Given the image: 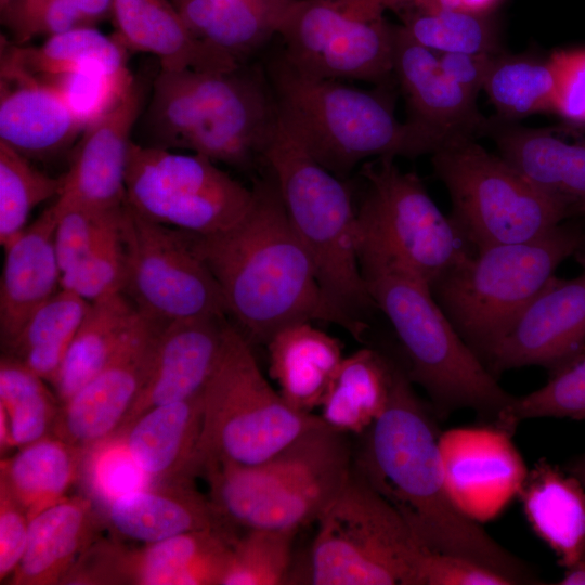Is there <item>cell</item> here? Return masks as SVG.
Here are the masks:
<instances>
[{"instance_id": "1", "label": "cell", "mask_w": 585, "mask_h": 585, "mask_svg": "<svg viewBox=\"0 0 585 585\" xmlns=\"http://www.w3.org/2000/svg\"><path fill=\"white\" fill-rule=\"evenodd\" d=\"M435 418L430 403L419 398L396 362L387 407L359 435L353 468L399 511L429 551L472 560L516 584L538 583L524 562L453 500Z\"/></svg>"}, {"instance_id": "2", "label": "cell", "mask_w": 585, "mask_h": 585, "mask_svg": "<svg viewBox=\"0 0 585 585\" xmlns=\"http://www.w3.org/2000/svg\"><path fill=\"white\" fill-rule=\"evenodd\" d=\"M252 188L251 207L235 225L209 235L188 232L194 251L218 283L227 315L251 344H266L298 322L340 326L271 172Z\"/></svg>"}, {"instance_id": "3", "label": "cell", "mask_w": 585, "mask_h": 585, "mask_svg": "<svg viewBox=\"0 0 585 585\" xmlns=\"http://www.w3.org/2000/svg\"><path fill=\"white\" fill-rule=\"evenodd\" d=\"M367 290L389 320L404 358L401 364L420 386L438 418L468 408L498 425L515 395L460 337L428 284L401 264L365 248L358 250Z\"/></svg>"}, {"instance_id": "4", "label": "cell", "mask_w": 585, "mask_h": 585, "mask_svg": "<svg viewBox=\"0 0 585 585\" xmlns=\"http://www.w3.org/2000/svg\"><path fill=\"white\" fill-rule=\"evenodd\" d=\"M269 79L281 122L341 179L366 159L414 158L452 142L408 119L399 120L388 93L308 74L284 54L271 63Z\"/></svg>"}, {"instance_id": "5", "label": "cell", "mask_w": 585, "mask_h": 585, "mask_svg": "<svg viewBox=\"0 0 585 585\" xmlns=\"http://www.w3.org/2000/svg\"><path fill=\"white\" fill-rule=\"evenodd\" d=\"M277 121L270 87L243 69H159L145 126L154 144L182 148L239 170L263 162Z\"/></svg>"}, {"instance_id": "6", "label": "cell", "mask_w": 585, "mask_h": 585, "mask_svg": "<svg viewBox=\"0 0 585 585\" xmlns=\"http://www.w3.org/2000/svg\"><path fill=\"white\" fill-rule=\"evenodd\" d=\"M288 218L313 262L340 327L362 340L377 310L361 272L356 207L343 179L322 166L277 117L263 154Z\"/></svg>"}, {"instance_id": "7", "label": "cell", "mask_w": 585, "mask_h": 585, "mask_svg": "<svg viewBox=\"0 0 585 585\" xmlns=\"http://www.w3.org/2000/svg\"><path fill=\"white\" fill-rule=\"evenodd\" d=\"M348 435L323 421L260 464H206L200 474L216 512L234 531H299L316 522L351 473Z\"/></svg>"}, {"instance_id": "8", "label": "cell", "mask_w": 585, "mask_h": 585, "mask_svg": "<svg viewBox=\"0 0 585 585\" xmlns=\"http://www.w3.org/2000/svg\"><path fill=\"white\" fill-rule=\"evenodd\" d=\"M583 238L584 227L562 222L530 240L474 250L432 285V295L484 364L558 266L575 256Z\"/></svg>"}, {"instance_id": "9", "label": "cell", "mask_w": 585, "mask_h": 585, "mask_svg": "<svg viewBox=\"0 0 585 585\" xmlns=\"http://www.w3.org/2000/svg\"><path fill=\"white\" fill-rule=\"evenodd\" d=\"M323 420L291 407L263 376L252 344L227 323L216 366L203 391L194 456L200 474L209 463L260 464Z\"/></svg>"}, {"instance_id": "10", "label": "cell", "mask_w": 585, "mask_h": 585, "mask_svg": "<svg viewBox=\"0 0 585 585\" xmlns=\"http://www.w3.org/2000/svg\"><path fill=\"white\" fill-rule=\"evenodd\" d=\"M316 523L307 583L420 585L429 550L353 465L347 482Z\"/></svg>"}, {"instance_id": "11", "label": "cell", "mask_w": 585, "mask_h": 585, "mask_svg": "<svg viewBox=\"0 0 585 585\" xmlns=\"http://www.w3.org/2000/svg\"><path fill=\"white\" fill-rule=\"evenodd\" d=\"M432 167L448 192L452 221L474 250L536 238L573 216L474 139L444 144L432 154Z\"/></svg>"}, {"instance_id": "12", "label": "cell", "mask_w": 585, "mask_h": 585, "mask_svg": "<svg viewBox=\"0 0 585 585\" xmlns=\"http://www.w3.org/2000/svg\"><path fill=\"white\" fill-rule=\"evenodd\" d=\"M395 158L362 164L365 190L356 207L358 249L376 251L432 285L474 249L438 208L422 181Z\"/></svg>"}, {"instance_id": "13", "label": "cell", "mask_w": 585, "mask_h": 585, "mask_svg": "<svg viewBox=\"0 0 585 585\" xmlns=\"http://www.w3.org/2000/svg\"><path fill=\"white\" fill-rule=\"evenodd\" d=\"M413 0H295L280 37L284 56L308 74L388 82L394 28L385 17Z\"/></svg>"}, {"instance_id": "14", "label": "cell", "mask_w": 585, "mask_h": 585, "mask_svg": "<svg viewBox=\"0 0 585 585\" xmlns=\"http://www.w3.org/2000/svg\"><path fill=\"white\" fill-rule=\"evenodd\" d=\"M252 200V187L203 155L134 142L130 145L126 202L150 220L209 235L235 225Z\"/></svg>"}, {"instance_id": "15", "label": "cell", "mask_w": 585, "mask_h": 585, "mask_svg": "<svg viewBox=\"0 0 585 585\" xmlns=\"http://www.w3.org/2000/svg\"><path fill=\"white\" fill-rule=\"evenodd\" d=\"M120 232L126 252L123 292L140 313L164 323L226 317L218 283L194 251L188 232L150 220L127 202Z\"/></svg>"}, {"instance_id": "16", "label": "cell", "mask_w": 585, "mask_h": 585, "mask_svg": "<svg viewBox=\"0 0 585 585\" xmlns=\"http://www.w3.org/2000/svg\"><path fill=\"white\" fill-rule=\"evenodd\" d=\"M237 533L209 528L141 547L98 538L79 557L63 584L221 585Z\"/></svg>"}, {"instance_id": "17", "label": "cell", "mask_w": 585, "mask_h": 585, "mask_svg": "<svg viewBox=\"0 0 585 585\" xmlns=\"http://www.w3.org/2000/svg\"><path fill=\"white\" fill-rule=\"evenodd\" d=\"M165 324L141 313L104 367L61 404L52 434L87 453L110 440L144 386Z\"/></svg>"}, {"instance_id": "18", "label": "cell", "mask_w": 585, "mask_h": 585, "mask_svg": "<svg viewBox=\"0 0 585 585\" xmlns=\"http://www.w3.org/2000/svg\"><path fill=\"white\" fill-rule=\"evenodd\" d=\"M585 354V271L571 280L552 276L529 302L484 362L496 377L523 366L549 376Z\"/></svg>"}, {"instance_id": "19", "label": "cell", "mask_w": 585, "mask_h": 585, "mask_svg": "<svg viewBox=\"0 0 585 585\" xmlns=\"http://www.w3.org/2000/svg\"><path fill=\"white\" fill-rule=\"evenodd\" d=\"M511 435L491 424L440 435L448 492L461 511L478 522L497 516L518 495L528 473Z\"/></svg>"}, {"instance_id": "20", "label": "cell", "mask_w": 585, "mask_h": 585, "mask_svg": "<svg viewBox=\"0 0 585 585\" xmlns=\"http://www.w3.org/2000/svg\"><path fill=\"white\" fill-rule=\"evenodd\" d=\"M146 89L134 81L122 101L83 130L62 190L53 203L55 211L69 207L100 210L120 208L126 202V172L131 132L140 117Z\"/></svg>"}, {"instance_id": "21", "label": "cell", "mask_w": 585, "mask_h": 585, "mask_svg": "<svg viewBox=\"0 0 585 585\" xmlns=\"http://www.w3.org/2000/svg\"><path fill=\"white\" fill-rule=\"evenodd\" d=\"M227 323L213 315L166 323L144 386L110 440L120 438L148 410L200 394L218 361Z\"/></svg>"}, {"instance_id": "22", "label": "cell", "mask_w": 585, "mask_h": 585, "mask_svg": "<svg viewBox=\"0 0 585 585\" xmlns=\"http://www.w3.org/2000/svg\"><path fill=\"white\" fill-rule=\"evenodd\" d=\"M393 76L408 106V120L448 141L487 135L492 119L482 115L477 98L442 69L435 52L413 40L395 25Z\"/></svg>"}, {"instance_id": "23", "label": "cell", "mask_w": 585, "mask_h": 585, "mask_svg": "<svg viewBox=\"0 0 585 585\" xmlns=\"http://www.w3.org/2000/svg\"><path fill=\"white\" fill-rule=\"evenodd\" d=\"M82 132L52 86L0 57V141L44 160L68 150Z\"/></svg>"}, {"instance_id": "24", "label": "cell", "mask_w": 585, "mask_h": 585, "mask_svg": "<svg viewBox=\"0 0 585 585\" xmlns=\"http://www.w3.org/2000/svg\"><path fill=\"white\" fill-rule=\"evenodd\" d=\"M500 156L544 192L585 216V134L573 125L525 128L492 119Z\"/></svg>"}, {"instance_id": "25", "label": "cell", "mask_w": 585, "mask_h": 585, "mask_svg": "<svg viewBox=\"0 0 585 585\" xmlns=\"http://www.w3.org/2000/svg\"><path fill=\"white\" fill-rule=\"evenodd\" d=\"M105 521L112 537L143 544L202 529H231L209 497L196 489L194 479L156 482L116 494L107 503Z\"/></svg>"}, {"instance_id": "26", "label": "cell", "mask_w": 585, "mask_h": 585, "mask_svg": "<svg viewBox=\"0 0 585 585\" xmlns=\"http://www.w3.org/2000/svg\"><path fill=\"white\" fill-rule=\"evenodd\" d=\"M56 216L52 205L4 246L0 281V340L3 349L30 316L61 289L54 247Z\"/></svg>"}, {"instance_id": "27", "label": "cell", "mask_w": 585, "mask_h": 585, "mask_svg": "<svg viewBox=\"0 0 585 585\" xmlns=\"http://www.w3.org/2000/svg\"><path fill=\"white\" fill-rule=\"evenodd\" d=\"M110 20L119 43L127 51L155 55L160 69L224 72L242 66L196 39L171 0H112Z\"/></svg>"}, {"instance_id": "28", "label": "cell", "mask_w": 585, "mask_h": 585, "mask_svg": "<svg viewBox=\"0 0 585 585\" xmlns=\"http://www.w3.org/2000/svg\"><path fill=\"white\" fill-rule=\"evenodd\" d=\"M98 512L90 499L66 496L29 521L24 555L10 585H60L96 541Z\"/></svg>"}, {"instance_id": "29", "label": "cell", "mask_w": 585, "mask_h": 585, "mask_svg": "<svg viewBox=\"0 0 585 585\" xmlns=\"http://www.w3.org/2000/svg\"><path fill=\"white\" fill-rule=\"evenodd\" d=\"M202 417L203 392L148 410L110 441L121 442L133 466L155 482L194 479Z\"/></svg>"}, {"instance_id": "30", "label": "cell", "mask_w": 585, "mask_h": 585, "mask_svg": "<svg viewBox=\"0 0 585 585\" xmlns=\"http://www.w3.org/2000/svg\"><path fill=\"white\" fill-rule=\"evenodd\" d=\"M531 529L563 568L585 560V486L572 473L541 458L518 493Z\"/></svg>"}, {"instance_id": "31", "label": "cell", "mask_w": 585, "mask_h": 585, "mask_svg": "<svg viewBox=\"0 0 585 585\" xmlns=\"http://www.w3.org/2000/svg\"><path fill=\"white\" fill-rule=\"evenodd\" d=\"M265 346L280 394L295 410L312 413L344 358L341 342L312 322H298L278 330Z\"/></svg>"}, {"instance_id": "32", "label": "cell", "mask_w": 585, "mask_h": 585, "mask_svg": "<svg viewBox=\"0 0 585 585\" xmlns=\"http://www.w3.org/2000/svg\"><path fill=\"white\" fill-rule=\"evenodd\" d=\"M295 0H179L192 34L210 49L242 64L278 35Z\"/></svg>"}, {"instance_id": "33", "label": "cell", "mask_w": 585, "mask_h": 585, "mask_svg": "<svg viewBox=\"0 0 585 585\" xmlns=\"http://www.w3.org/2000/svg\"><path fill=\"white\" fill-rule=\"evenodd\" d=\"M396 361L372 348L344 356L318 408L330 428L363 434L387 407Z\"/></svg>"}, {"instance_id": "34", "label": "cell", "mask_w": 585, "mask_h": 585, "mask_svg": "<svg viewBox=\"0 0 585 585\" xmlns=\"http://www.w3.org/2000/svg\"><path fill=\"white\" fill-rule=\"evenodd\" d=\"M88 453L53 434L32 442L0 461V484L29 520L66 497L80 477Z\"/></svg>"}, {"instance_id": "35", "label": "cell", "mask_w": 585, "mask_h": 585, "mask_svg": "<svg viewBox=\"0 0 585 585\" xmlns=\"http://www.w3.org/2000/svg\"><path fill=\"white\" fill-rule=\"evenodd\" d=\"M140 314L122 290L90 303L51 384L60 404L104 367Z\"/></svg>"}, {"instance_id": "36", "label": "cell", "mask_w": 585, "mask_h": 585, "mask_svg": "<svg viewBox=\"0 0 585 585\" xmlns=\"http://www.w3.org/2000/svg\"><path fill=\"white\" fill-rule=\"evenodd\" d=\"M395 13L412 39L435 53L503 52L492 13L446 8L434 0H413Z\"/></svg>"}, {"instance_id": "37", "label": "cell", "mask_w": 585, "mask_h": 585, "mask_svg": "<svg viewBox=\"0 0 585 585\" xmlns=\"http://www.w3.org/2000/svg\"><path fill=\"white\" fill-rule=\"evenodd\" d=\"M127 50L112 35L82 27L48 37L40 46L24 47L1 36V57L42 77L88 68H128Z\"/></svg>"}, {"instance_id": "38", "label": "cell", "mask_w": 585, "mask_h": 585, "mask_svg": "<svg viewBox=\"0 0 585 585\" xmlns=\"http://www.w3.org/2000/svg\"><path fill=\"white\" fill-rule=\"evenodd\" d=\"M90 303L61 288L30 316L4 354L52 384Z\"/></svg>"}, {"instance_id": "39", "label": "cell", "mask_w": 585, "mask_h": 585, "mask_svg": "<svg viewBox=\"0 0 585 585\" xmlns=\"http://www.w3.org/2000/svg\"><path fill=\"white\" fill-rule=\"evenodd\" d=\"M483 90L504 121L552 113L556 76L550 58L500 52L492 60Z\"/></svg>"}, {"instance_id": "40", "label": "cell", "mask_w": 585, "mask_h": 585, "mask_svg": "<svg viewBox=\"0 0 585 585\" xmlns=\"http://www.w3.org/2000/svg\"><path fill=\"white\" fill-rule=\"evenodd\" d=\"M0 405L12 446L18 448L51 435L61 406L43 378L8 354L0 361Z\"/></svg>"}, {"instance_id": "41", "label": "cell", "mask_w": 585, "mask_h": 585, "mask_svg": "<svg viewBox=\"0 0 585 585\" xmlns=\"http://www.w3.org/2000/svg\"><path fill=\"white\" fill-rule=\"evenodd\" d=\"M63 177L54 178L35 167L30 159L0 141V244L12 242L27 226L31 211L57 197Z\"/></svg>"}, {"instance_id": "42", "label": "cell", "mask_w": 585, "mask_h": 585, "mask_svg": "<svg viewBox=\"0 0 585 585\" xmlns=\"http://www.w3.org/2000/svg\"><path fill=\"white\" fill-rule=\"evenodd\" d=\"M0 15L11 41L24 46L39 36L48 38L110 20L112 0H11Z\"/></svg>"}, {"instance_id": "43", "label": "cell", "mask_w": 585, "mask_h": 585, "mask_svg": "<svg viewBox=\"0 0 585 585\" xmlns=\"http://www.w3.org/2000/svg\"><path fill=\"white\" fill-rule=\"evenodd\" d=\"M298 531L250 529L233 541L221 585L287 583Z\"/></svg>"}, {"instance_id": "44", "label": "cell", "mask_w": 585, "mask_h": 585, "mask_svg": "<svg viewBox=\"0 0 585 585\" xmlns=\"http://www.w3.org/2000/svg\"><path fill=\"white\" fill-rule=\"evenodd\" d=\"M39 78L60 93L83 130L114 109L135 81L129 68H88Z\"/></svg>"}, {"instance_id": "45", "label": "cell", "mask_w": 585, "mask_h": 585, "mask_svg": "<svg viewBox=\"0 0 585 585\" xmlns=\"http://www.w3.org/2000/svg\"><path fill=\"white\" fill-rule=\"evenodd\" d=\"M541 417L585 420V354L550 375L543 387L516 396L497 427L512 434L519 422Z\"/></svg>"}, {"instance_id": "46", "label": "cell", "mask_w": 585, "mask_h": 585, "mask_svg": "<svg viewBox=\"0 0 585 585\" xmlns=\"http://www.w3.org/2000/svg\"><path fill=\"white\" fill-rule=\"evenodd\" d=\"M126 252L120 223L110 230L76 265L61 274V288L92 302L123 291Z\"/></svg>"}, {"instance_id": "47", "label": "cell", "mask_w": 585, "mask_h": 585, "mask_svg": "<svg viewBox=\"0 0 585 585\" xmlns=\"http://www.w3.org/2000/svg\"><path fill=\"white\" fill-rule=\"evenodd\" d=\"M122 206L110 210L69 207L55 211L53 208L56 216L54 247L61 273L81 261L110 230L119 225Z\"/></svg>"}, {"instance_id": "48", "label": "cell", "mask_w": 585, "mask_h": 585, "mask_svg": "<svg viewBox=\"0 0 585 585\" xmlns=\"http://www.w3.org/2000/svg\"><path fill=\"white\" fill-rule=\"evenodd\" d=\"M549 58L556 76L552 113L585 127V48L557 50Z\"/></svg>"}, {"instance_id": "49", "label": "cell", "mask_w": 585, "mask_h": 585, "mask_svg": "<svg viewBox=\"0 0 585 585\" xmlns=\"http://www.w3.org/2000/svg\"><path fill=\"white\" fill-rule=\"evenodd\" d=\"M510 577L472 560L429 551L424 560L420 585H514Z\"/></svg>"}, {"instance_id": "50", "label": "cell", "mask_w": 585, "mask_h": 585, "mask_svg": "<svg viewBox=\"0 0 585 585\" xmlns=\"http://www.w3.org/2000/svg\"><path fill=\"white\" fill-rule=\"evenodd\" d=\"M29 518L24 508L0 484V581L10 578L26 548Z\"/></svg>"}, {"instance_id": "51", "label": "cell", "mask_w": 585, "mask_h": 585, "mask_svg": "<svg viewBox=\"0 0 585 585\" xmlns=\"http://www.w3.org/2000/svg\"><path fill=\"white\" fill-rule=\"evenodd\" d=\"M437 54L444 73L476 98L483 90L492 60L496 55L465 52Z\"/></svg>"}, {"instance_id": "52", "label": "cell", "mask_w": 585, "mask_h": 585, "mask_svg": "<svg viewBox=\"0 0 585 585\" xmlns=\"http://www.w3.org/2000/svg\"><path fill=\"white\" fill-rule=\"evenodd\" d=\"M440 5L477 13H492L500 0H434Z\"/></svg>"}, {"instance_id": "53", "label": "cell", "mask_w": 585, "mask_h": 585, "mask_svg": "<svg viewBox=\"0 0 585 585\" xmlns=\"http://www.w3.org/2000/svg\"><path fill=\"white\" fill-rule=\"evenodd\" d=\"M556 584L585 585V560L567 568L563 576Z\"/></svg>"}, {"instance_id": "54", "label": "cell", "mask_w": 585, "mask_h": 585, "mask_svg": "<svg viewBox=\"0 0 585 585\" xmlns=\"http://www.w3.org/2000/svg\"><path fill=\"white\" fill-rule=\"evenodd\" d=\"M564 469L575 476L585 486V453L569 461Z\"/></svg>"}, {"instance_id": "55", "label": "cell", "mask_w": 585, "mask_h": 585, "mask_svg": "<svg viewBox=\"0 0 585 585\" xmlns=\"http://www.w3.org/2000/svg\"><path fill=\"white\" fill-rule=\"evenodd\" d=\"M575 257L582 263V265L584 266V271H585V227H584L583 243H582L580 249L577 250V252L575 253Z\"/></svg>"}, {"instance_id": "56", "label": "cell", "mask_w": 585, "mask_h": 585, "mask_svg": "<svg viewBox=\"0 0 585 585\" xmlns=\"http://www.w3.org/2000/svg\"><path fill=\"white\" fill-rule=\"evenodd\" d=\"M11 0H0V11L4 10Z\"/></svg>"}, {"instance_id": "57", "label": "cell", "mask_w": 585, "mask_h": 585, "mask_svg": "<svg viewBox=\"0 0 585 585\" xmlns=\"http://www.w3.org/2000/svg\"><path fill=\"white\" fill-rule=\"evenodd\" d=\"M173 3L178 2L179 0H171Z\"/></svg>"}]
</instances>
